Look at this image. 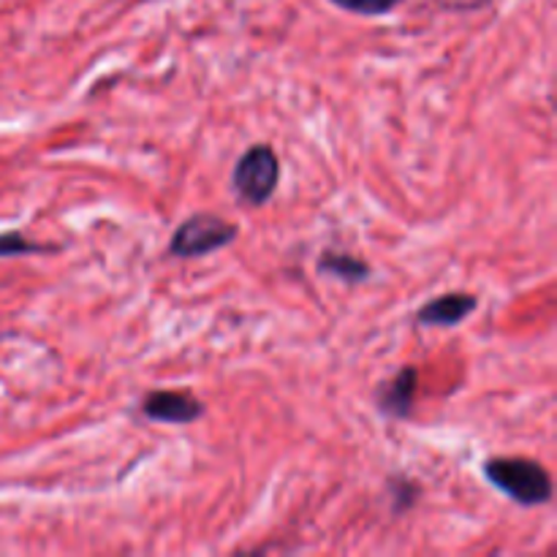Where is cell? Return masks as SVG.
Masks as SVG:
<instances>
[{"instance_id": "cell-5", "label": "cell", "mask_w": 557, "mask_h": 557, "mask_svg": "<svg viewBox=\"0 0 557 557\" xmlns=\"http://www.w3.org/2000/svg\"><path fill=\"white\" fill-rule=\"evenodd\" d=\"M417 368H403L395 379L379 386V392H375V406H379V411L384 413V417L408 419L413 411V403H417Z\"/></svg>"}, {"instance_id": "cell-9", "label": "cell", "mask_w": 557, "mask_h": 557, "mask_svg": "<svg viewBox=\"0 0 557 557\" xmlns=\"http://www.w3.org/2000/svg\"><path fill=\"white\" fill-rule=\"evenodd\" d=\"M332 3L341 5V9H346V11H354V14L381 16V14H386V11L395 9L400 0H332Z\"/></svg>"}, {"instance_id": "cell-6", "label": "cell", "mask_w": 557, "mask_h": 557, "mask_svg": "<svg viewBox=\"0 0 557 557\" xmlns=\"http://www.w3.org/2000/svg\"><path fill=\"white\" fill-rule=\"evenodd\" d=\"M479 308L476 294L468 292H451V294H441L435 297L433 302L422 305L417 313V324L419 326H460L473 310Z\"/></svg>"}, {"instance_id": "cell-7", "label": "cell", "mask_w": 557, "mask_h": 557, "mask_svg": "<svg viewBox=\"0 0 557 557\" xmlns=\"http://www.w3.org/2000/svg\"><path fill=\"white\" fill-rule=\"evenodd\" d=\"M319 272H324V275H332L337 277V281L343 283H364L370 277V264L368 261L357 259V256L351 253H337V250H326L324 256L319 259Z\"/></svg>"}, {"instance_id": "cell-2", "label": "cell", "mask_w": 557, "mask_h": 557, "mask_svg": "<svg viewBox=\"0 0 557 557\" xmlns=\"http://www.w3.org/2000/svg\"><path fill=\"white\" fill-rule=\"evenodd\" d=\"M277 183H281V161L267 145L248 147L232 174L234 194L250 207H264L275 196Z\"/></svg>"}, {"instance_id": "cell-3", "label": "cell", "mask_w": 557, "mask_h": 557, "mask_svg": "<svg viewBox=\"0 0 557 557\" xmlns=\"http://www.w3.org/2000/svg\"><path fill=\"white\" fill-rule=\"evenodd\" d=\"M239 228L234 223L223 221V218L210 215V212H196L188 221L177 226L169 243V253L177 259H201L223 250L237 239Z\"/></svg>"}, {"instance_id": "cell-1", "label": "cell", "mask_w": 557, "mask_h": 557, "mask_svg": "<svg viewBox=\"0 0 557 557\" xmlns=\"http://www.w3.org/2000/svg\"><path fill=\"white\" fill-rule=\"evenodd\" d=\"M484 479L520 506H544L553 500V476L547 468L525 457H493L482 466Z\"/></svg>"}, {"instance_id": "cell-8", "label": "cell", "mask_w": 557, "mask_h": 557, "mask_svg": "<svg viewBox=\"0 0 557 557\" xmlns=\"http://www.w3.org/2000/svg\"><path fill=\"white\" fill-rule=\"evenodd\" d=\"M52 253V245H38V243H30V239L25 237L22 232H5L0 234V259H5V256H30V253Z\"/></svg>"}, {"instance_id": "cell-10", "label": "cell", "mask_w": 557, "mask_h": 557, "mask_svg": "<svg viewBox=\"0 0 557 557\" xmlns=\"http://www.w3.org/2000/svg\"><path fill=\"white\" fill-rule=\"evenodd\" d=\"M389 490H392V495H395V511H408L411 509L413 504H417L419 500V487L417 484H411L408 482V479H392L389 482Z\"/></svg>"}, {"instance_id": "cell-4", "label": "cell", "mask_w": 557, "mask_h": 557, "mask_svg": "<svg viewBox=\"0 0 557 557\" xmlns=\"http://www.w3.org/2000/svg\"><path fill=\"white\" fill-rule=\"evenodd\" d=\"M205 411V403L190 395V392L158 389L141 400V413L158 424H183L185 428V424L199 422Z\"/></svg>"}]
</instances>
